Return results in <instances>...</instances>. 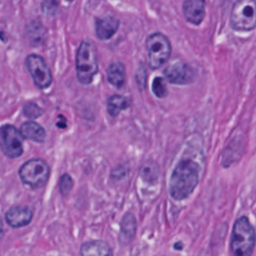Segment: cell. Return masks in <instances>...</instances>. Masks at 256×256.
Instances as JSON below:
<instances>
[{"instance_id":"cell-1","label":"cell","mask_w":256,"mask_h":256,"mask_svg":"<svg viewBox=\"0 0 256 256\" xmlns=\"http://www.w3.org/2000/svg\"><path fill=\"white\" fill-rule=\"evenodd\" d=\"M200 167L191 158H182L174 167L170 181L169 194L177 201L188 198L199 182Z\"/></svg>"},{"instance_id":"cell-2","label":"cell","mask_w":256,"mask_h":256,"mask_svg":"<svg viewBox=\"0 0 256 256\" xmlns=\"http://www.w3.org/2000/svg\"><path fill=\"white\" fill-rule=\"evenodd\" d=\"M256 233L246 216L239 217L232 228L230 249L232 256H251L255 247Z\"/></svg>"},{"instance_id":"cell-3","label":"cell","mask_w":256,"mask_h":256,"mask_svg":"<svg viewBox=\"0 0 256 256\" xmlns=\"http://www.w3.org/2000/svg\"><path fill=\"white\" fill-rule=\"evenodd\" d=\"M76 71L77 78L82 84L91 83L98 71L97 53L89 41H83L77 50Z\"/></svg>"},{"instance_id":"cell-4","label":"cell","mask_w":256,"mask_h":256,"mask_svg":"<svg viewBox=\"0 0 256 256\" xmlns=\"http://www.w3.org/2000/svg\"><path fill=\"white\" fill-rule=\"evenodd\" d=\"M231 27L236 31H250L256 27V0H236L230 15Z\"/></svg>"},{"instance_id":"cell-5","label":"cell","mask_w":256,"mask_h":256,"mask_svg":"<svg viewBox=\"0 0 256 256\" xmlns=\"http://www.w3.org/2000/svg\"><path fill=\"white\" fill-rule=\"evenodd\" d=\"M50 168L48 164L39 158L25 162L19 169V176L22 182L31 188L43 187L49 178Z\"/></svg>"},{"instance_id":"cell-6","label":"cell","mask_w":256,"mask_h":256,"mask_svg":"<svg viewBox=\"0 0 256 256\" xmlns=\"http://www.w3.org/2000/svg\"><path fill=\"white\" fill-rule=\"evenodd\" d=\"M147 60L150 68L157 69L165 64L171 54V44L162 33L151 34L146 41Z\"/></svg>"},{"instance_id":"cell-7","label":"cell","mask_w":256,"mask_h":256,"mask_svg":"<svg viewBox=\"0 0 256 256\" xmlns=\"http://www.w3.org/2000/svg\"><path fill=\"white\" fill-rule=\"evenodd\" d=\"M0 146L2 152L9 158H17L23 153V136L12 125L0 128Z\"/></svg>"},{"instance_id":"cell-8","label":"cell","mask_w":256,"mask_h":256,"mask_svg":"<svg viewBox=\"0 0 256 256\" xmlns=\"http://www.w3.org/2000/svg\"><path fill=\"white\" fill-rule=\"evenodd\" d=\"M26 67L38 88L44 89L50 86L52 74L42 57L35 54L29 55L26 58Z\"/></svg>"},{"instance_id":"cell-9","label":"cell","mask_w":256,"mask_h":256,"mask_svg":"<svg viewBox=\"0 0 256 256\" xmlns=\"http://www.w3.org/2000/svg\"><path fill=\"white\" fill-rule=\"evenodd\" d=\"M164 76L172 84L187 85L194 81L196 72L190 65L176 62L165 68Z\"/></svg>"},{"instance_id":"cell-10","label":"cell","mask_w":256,"mask_h":256,"mask_svg":"<svg viewBox=\"0 0 256 256\" xmlns=\"http://www.w3.org/2000/svg\"><path fill=\"white\" fill-rule=\"evenodd\" d=\"M183 14L189 23L199 25L205 17V0H184Z\"/></svg>"},{"instance_id":"cell-11","label":"cell","mask_w":256,"mask_h":256,"mask_svg":"<svg viewBox=\"0 0 256 256\" xmlns=\"http://www.w3.org/2000/svg\"><path fill=\"white\" fill-rule=\"evenodd\" d=\"M33 213L31 209L25 206H13L5 215L6 222L13 228L26 226L30 223Z\"/></svg>"},{"instance_id":"cell-12","label":"cell","mask_w":256,"mask_h":256,"mask_svg":"<svg viewBox=\"0 0 256 256\" xmlns=\"http://www.w3.org/2000/svg\"><path fill=\"white\" fill-rule=\"evenodd\" d=\"M80 256H113V252L106 242L92 240L81 246Z\"/></svg>"},{"instance_id":"cell-13","label":"cell","mask_w":256,"mask_h":256,"mask_svg":"<svg viewBox=\"0 0 256 256\" xmlns=\"http://www.w3.org/2000/svg\"><path fill=\"white\" fill-rule=\"evenodd\" d=\"M119 27V21L113 17L99 18L96 21L95 30L96 35L101 40H107L111 38Z\"/></svg>"},{"instance_id":"cell-14","label":"cell","mask_w":256,"mask_h":256,"mask_svg":"<svg viewBox=\"0 0 256 256\" xmlns=\"http://www.w3.org/2000/svg\"><path fill=\"white\" fill-rule=\"evenodd\" d=\"M20 133L24 138H27L39 143L44 142L46 138V132L44 128L38 123L33 121L24 122L20 127Z\"/></svg>"},{"instance_id":"cell-15","label":"cell","mask_w":256,"mask_h":256,"mask_svg":"<svg viewBox=\"0 0 256 256\" xmlns=\"http://www.w3.org/2000/svg\"><path fill=\"white\" fill-rule=\"evenodd\" d=\"M107 79L111 85L121 88L125 83V67L121 62L110 64L107 69Z\"/></svg>"},{"instance_id":"cell-16","label":"cell","mask_w":256,"mask_h":256,"mask_svg":"<svg viewBox=\"0 0 256 256\" xmlns=\"http://www.w3.org/2000/svg\"><path fill=\"white\" fill-rule=\"evenodd\" d=\"M136 232V220L135 217L131 213H127L121 222L120 229V239L124 244L129 243Z\"/></svg>"},{"instance_id":"cell-17","label":"cell","mask_w":256,"mask_h":256,"mask_svg":"<svg viewBox=\"0 0 256 256\" xmlns=\"http://www.w3.org/2000/svg\"><path fill=\"white\" fill-rule=\"evenodd\" d=\"M130 105V101L127 97L121 95H112L109 97L107 101V110L108 113L115 117L117 116L122 110L128 108Z\"/></svg>"},{"instance_id":"cell-18","label":"cell","mask_w":256,"mask_h":256,"mask_svg":"<svg viewBox=\"0 0 256 256\" xmlns=\"http://www.w3.org/2000/svg\"><path fill=\"white\" fill-rule=\"evenodd\" d=\"M141 176L146 181H155L159 176V169L155 163H145L141 168Z\"/></svg>"},{"instance_id":"cell-19","label":"cell","mask_w":256,"mask_h":256,"mask_svg":"<svg viewBox=\"0 0 256 256\" xmlns=\"http://www.w3.org/2000/svg\"><path fill=\"white\" fill-rule=\"evenodd\" d=\"M152 91L158 98H164L167 95V88L161 77H156L152 83Z\"/></svg>"},{"instance_id":"cell-20","label":"cell","mask_w":256,"mask_h":256,"mask_svg":"<svg viewBox=\"0 0 256 256\" xmlns=\"http://www.w3.org/2000/svg\"><path fill=\"white\" fill-rule=\"evenodd\" d=\"M72 187H73V180H72L71 176L68 174H63L59 180V189H60L61 194L63 196L68 195L70 193Z\"/></svg>"},{"instance_id":"cell-21","label":"cell","mask_w":256,"mask_h":256,"mask_svg":"<svg viewBox=\"0 0 256 256\" xmlns=\"http://www.w3.org/2000/svg\"><path fill=\"white\" fill-rule=\"evenodd\" d=\"M23 113L28 118H38L43 114V110L35 103H27L23 108Z\"/></svg>"},{"instance_id":"cell-22","label":"cell","mask_w":256,"mask_h":256,"mask_svg":"<svg viewBox=\"0 0 256 256\" xmlns=\"http://www.w3.org/2000/svg\"><path fill=\"white\" fill-rule=\"evenodd\" d=\"M35 25H31V27H29L28 29V36H29V39L31 41L34 42V44L38 45L39 43L43 42V39H44V32L45 30L43 29V27H41L37 33H35Z\"/></svg>"},{"instance_id":"cell-23","label":"cell","mask_w":256,"mask_h":256,"mask_svg":"<svg viewBox=\"0 0 256 256\" xmlns=\"http://www.w3.org/2000/svg\"><path fill=\"white\" fill-rule=\"evenodd\" d=\"M137 74L140 75V77L137 76V83H138V85L141 88H144L145 87V82H146V72H145V69L142 68V70L138 71Z\"/></svg>"},{"instance_id":"cell-24","label":"cell","mask_w":256,"mask_h":256,"mask_svg":"<svg viewBox=\"0 0 256 256\" xmlns=\"http://www.w3.org/2000/svg\"><path fill=\"white\" fill-rule=\"evenodd\" d=\"M67 124V121H66V119L63 117L62 118V121H58L57 122V126L59 127V128H66V125Z\"/></svg>"},{"instance_id":"cell-25","label":"cell","mask_w":256,"mask_h":256,"mask_svg":"<svg viewBox=\"0 0 256 256\" xmlns=\"http://www.w3.org/2000/svg\"><path fill=\"white\" fill-rule=\"evenodd\" d=\"M3 235V224H2V219L0 217V238L2 237Z\"/></svg>"},{"instance_id":"cell-26","label":"cell","mask_w":256,"mask_h":256,"mask_svg":"<svg viewBox=\"0 0 256 256\" xmlns=\"http://www.w3.org/2000/svg\"><path fill=\"white\" fill-rule=\"evenodd\" d=\"M67 1H73V0H67Z\"/></svg>"}]
</instances>
